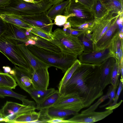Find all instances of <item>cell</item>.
I'll return each mask as SVG.
<instances>
[{
    "mask_svg": "<svg viewBox=\"0 0 123 123\" xmlns=\"http://www.w3.org/2000/svg\"><path fill=\"white\" fill-rule=\"evenodd\" d=\"M100 65L81 63L61 94H76L84 99L85 108L90 106L103 94L100 82Z\"/></svg>",
    "mask_w": 123,
    "mask_h": 123,
    "instance_id": "6da1fadb",
    "label": "cell"
},
{
    "mask_svg": "<svg viewBox=\"0 0 123 123\" xmlns=\"http://www.w3.org/2000/svg\"><path fill=\"white\" fill-rule=\"evenodd\" d=\"M30 51L39 60L49 65L61 70L65 73L77 59V56L63 52L59 54L32 45L27 46Z\"/></svg>",
    "mask_w": 123,
    "mask_h": 123,
    "instance_id": "7a4b0ae2",
    "label": "cell"
},
{
    "mask_svg": "<svg viewBox=\"0 0 123 123\" xmlns=\"http://www.w3.org/2000/svg\"><path fill=\"white\" fill-rule=\"evenodd\" d=\"M51 41L59 47L62 52L78 56L84 51L78 37L67 34L62 29L57 28L52 32Z\"/></svg>",
    "mask_w": 123,
    "mask_h": 123,
    "instance_id": "3957f363",
    "label": "cell"
},
{
    "mask_svg": "<svg viewBox=\"0 0 123 123\" xmlns=\"http://www.w3.org/2000/svg\"><path fill=\"white\" fill-rule=\"evenodd\" d=\"M67 16L73 14L67 19L71 27L93 20L95 18L92 11L77 0L70 1L63 13Z\"/></svg>",
    "mask_w": 123,
    "mask_h": 123,
    "instance_id": "277c9868",
    "label": "cell"
},
{
    "mask_svg": "<svg viewBox=\"0 0 123 123\" xmlns=\"http://www.w3.org/2000/svg\"><path fill=\"white\" fill-rule=\"evenodd\" d=\"M16 40L0 36V52L15 65L29 71V64L18 48Z\"/></svg>",
    "mask_w": 123,
    "mask_h": 123,
    "instance_id": "5b68a950",
    "label": "cell"
},
{
    "mask_svg": "<svg viewBox=\"0 0 123 123\" xmlns=\"http://www.w3.org/2000/svg\"><path fill=\"white\" fill-rule=\"evenodd\" d=\"M36 103L33 101L27 105L7 101L0 110L2 116L7 120V123H11L18 116L35 111Z\"/></svg>",
    "mask_w": 123,
    "mask_h": 123,
    "instance_id": "8992f818",
    "label": "cell"
},
{
    "mask_svg": "<svg viewBox=\"0 0 123 123\" xmlns=\"http://www.w3.org/2000/svg\"><path fill=\"white\" fill-rule=\"evenodd\" d=\"M84 99L78 95L70 93L61 94L53 106L78 112L85 108Z\"/></svg>",
    "mask_w": 123,
    "mask_h": 123,
    "instance_id": "52a82bcc",
    "label": "cell"
},
{
    "mask_svg": "<svg viewBox=\"0 0 123 123\" xmlns=\"http://www.w3.org/2000/svg\"><path fill=\"white\" fill-rule=\"evenodd\" d=\"M78 56V59L82 63L100 65L109 57H115V55L110 45L101 50L88 53L82 52Z\"/></svg>",
    "mask_w": 123,
    "mask_h": 123,
    "instance_id": "ba28073f",
    "label": "cell"
},
{
    "mask_svg": "<svg viewBox=\"0 0 123 123\" xmlns=\"http://www.w3.org/2000/svg\"><path fill=\"white\" fill-rule=\"evenodd\" d=\"M114 14L112 12L110 11L101 18H95L94 25L90 31L91 40L93 45L103 36L110 27L113 20L117 15L114 16Z\"/></svg>",
    "mask_w": 123,
    "mask_h": 123,
    "instance_id": "9c48e42d",
    "label": "cell"
},
{
    "mask_svg": "<svg viewBox=\"0 0 123 123\" xmlns=\"http://www.w3.org/2000/svg\"><path fill=\"white\" fill-rule=\"evenodd\" d=\"M46 12L30 16H16L31 26L40 28L52 35V29L54 24L52 20L47 15Z\"/></svg>",
    "mask_w": 123,
    "mask_h": 123,
    "instance_id": "30bf717a",
    "label": "cell"
},
{
    "mask_svg": "<svg viewBox=\"0 0 123 123\" xmlns=\"http://www.w3.org/2000/svg\"><path fill=\"white\" fill-rule=\"evenodd\" d=\"M113 110V109H109L102 112L94 111L86 113H78L67 120L68 123H93L105 118L111 114Z\"/></svg>",
    "mask_w": 123,
    "mask_h": 123,
    "instance_id": "8fae6325",
    "label": "cell"
},
{
    "mask_svg": "<svg viewBox=\"0 0 123 123\" xmlns=\"http://www.w3.org/2000/svg\"><path fill=\"white\" fill-rule=\"evenodd\" d=\"M7 24V29L1 36L16 40L19 43H25L35 36L26 29L9 23Z\"/></svg>",
    "mask_w": 123,
    "mask_h": 123,
    "instance_id": "7c38bea8",
    "label": "cell"
},
{
    "mask_svg": "<svg viewBox=\"0 0 123 123\" xmlns=\"http://www.w3.org/2000/svg\"><path fill=\"white\" fill-rule=\"evenodd\" d=\"M120 14L116 15L107 30L97 42L93 45L94 51H99L108 47L114 37L117 33H119L116 21Z\"/></svg>",
    "mask_w": 123,
    "mask_h": 123,
    "instance_id": "4fadbf2b",
    "label": "cell"
},
{
    "mask_svg": "<svg viewBox=\"0 0 123 123\" xmlns=\"http://www.w3.org/2000/svg\"><path fill=\"white\" fill-rule=\"evenodd\" d=\"M48 68L47 67L42 68L29 71L34 89L44 90L47 89L49 81Z\"/></svg>",
    "mask_w": 123,
    "mask_h": 123,
    "instance_id": "5bb4252c",
    "label": "cell"
},
{
    "mask_svg": "<svg viewBox=\"0 0 123 123\" xmlns=\"http://www.w3.org/2000/svg\"><path fill=\"white\" fill-rule=\"evenodd\" d=\"M12 69L14 71L15 73L14 75L12 76L17 83L18 85L29 93L34 89L29 72L16 65H15Z\"/></svg>",
    "mask_w": 123,
    "mask_h": 123,
    "instance_id": "9a60e30c",
    "label": "cell"
},
{
    "mask_svg": "<svg viewBox=\"0 0 123 123\" xmlns=\"http://www.w3.org/2000/svg\"><path fill=\"white\" fill-rule=\"evenodd\" d=\"M116 61L114 57H111L100 65V82L103 90L108 85L111 84L112 72Z\"/></svg>",
    "mask_w": 123,
    "mask_h": 123,
    "instance_id": "2e32d148",
    "label": "cell"
},
{
    "mask_svg": "<svg viewBox=\"0 0 123 123\" xmlns=\"http://www.w3.org/2000/svg\"><path fill=\"white\" fill-rule=\"evenodd\" d=\"M18 46L29 64L30 66V71L35 70L42 68L47 67L49 68L50 67L49 65L39 60L35 56L24 43H18Z\"/></svg>",
    "mask_w": 123,
    "mask_h": 123,
    "instance_id": "e0dca14e",
    "label": "cell"
},
{
    "mask_svg": "<svg viewBox=\"0 0 123 123\" xmlns=\"http://www.w3.org/2000/svg\"><path fill=\"white\" fill-rule=\"evenodd\" d=\"M26 46L29 45L35 46L39 48L59 54L62 52L60 48L51 41L35 36L24 43Z\"/></svg>",
    "mask_w": 123,
    "mask_h": 123,
    "instance_id": "ac0fdd59",
    "label": "cell"
},
{
    "mask_svg": "<svg viewBox=\"0 0 123 123\" xmlns=\"http://www.w3.org/2000/svg\"><path fill=\"white\" fill-rule=\"evenodd\" d=\"M81 64L80 61L77 59L64 73V75L60 82L58 87V91L61 94L67 82Z\"/></svg>",
    "mask_w": 123,
    "mask_h": 123,
    "instance_id": "d6986e66",
    "label": "cell"
},
{
    "mask_svg": "<svg viewBox=\"0 0 123 123\" xmlns=\"http://www.w3.org/2000/svg\"><path fill=\"white\" fill-rule=\"evenodd\" d=\"M70 1L69 0H67L53 5L47 11V15L52 20H54L57 16L63 14L66 7Z\"/></svg>",
    "mask_w": 123,
    "mask_h": 123,
    "instance_id": "ffe728a7",
    "label": "cell"
},
{
    "mask_svg": "<svg viewBox=\"0 0 123 123\" xmlns=\"http://www.w3.org/2000/svg\"><path fill=\"white\" fill-rule=\"evenodd\" d=\"M55 90L54 88H52L44 90L34 89L29 94L35 101L37 105L42 102L48 96Z\"/></svg>",
    "mask_w": 123,
    "mask_h": 123,
    "instance_id": "44dd1931",
    "label": "cell"
},
{
    "mask_svg": "<svg viewBox=\"0 0 123 123\" xmlns=\"http://www.w3.org/2000/svg\"><path fill=\"white\" fill-rule=\"evenodd\" d=\"M48 113L51 119L56 118L65 119L68 116L74 115L78 113L71 110L52 106L48 109Z\"/></svg>",
    "mask_w": 123,
    "mask_h": 123,
    "instance_id": "7402d4cb",
    "label": "cell"
},
{
    "mask_svg": "<svg viewBox=\"0 0 123 123\" xmlns=\"http://www.w3.org/2000/svg\"><path fill=\"white\" fill-rule=\"evenodd\" d=\"M61 95L58 90H55L49 95L42 102L36 106V109L40 110L48 109L53 106Z\"/></svg>",
    "mask_w": 123,
    "mask_h": 123,
    "instance_id": "603a6c76",
    "label": "cell"
},
{
    "mask_svg": "<svg viewBox=\"0 0 123 123\" xmlns=\"http://www.w3.org/2000/svg\"><path fill=\"white\" fill-rule=\"evenodd\" d=\"M0 17L6 23H9L26 29L30 28L31 26L15 16L0 14Z\"/></svg>",
    "mask_w": 123,
    "mask_h": 123,
    "instance_id": "cb8c5ba5",
    "label": "cell"
},
{
    "mask_svg": "<svg viewBox=\"0 0 123 123\" xmlns=\"http://www.w3.org/2000/svg\"><path fill=\"white\" fill-rule=\"evenodd\" d=\"M91 9L95 18H101L110 12L102 0H95Z\"/></svg>",
    "mask_w": 123,
    "mask_h": 123,
    "instance_id": "d4e9b609",
    "label": "cell"
},
{
    "mask_svg": "<svg viewBox=\"0 0 123 123\" xmlns=\"http://www.w3.org/2000/svg\"><path fill=\"white\" fill-rule=\"evenodd\" d=\"M40 114V112L35 111L20 115L11 123H34L38 120Z\"/></svg>",
    "mask_w": 123,
    "mask_h": 123,
    "instance_id": "484cf974",
    "label": "cell"
},
{
    "mask_svg": "<svg viewBox=\"0 0 123 123\" xmlns=\"http://www.w3.org/2000/svg\"><path fill=\"white\" fill-rule=\"evenodd\" d=\"M17 85L12 75L0 71V87L15 89Z\"/></svg>",
    "mask_w": 123,
    "mask_h": 123,
    "instance_id": "4316f807",
    "label": "cell"
},
{
    "mask_svg": "<svg viewBox=\"0 0 123 123\" xmlns=\"http://www.w3.org/2000/svg\"><path fill=\"white\" fill-rule=\"evenodd\" d=\"M108 9L117 15L123 13V2L121 0H102Z\"/></svg>",
    "mask_w": 123,
    "mask_h": 123,
    "instance_id": "83f0119b",
    "label": "cell"
},
{
    "mask_svg": "<svg viewBox=\"0 0 123 123\" xmlns=\"http://www.w3.org/2000/svg\"><path fill=\"white\" fill-rule=\"evenodd\" d=\"M78 38L83 46L84 51L83 52L88 53L94 51L93 42L86 36L85 33L79 36Z\"/></svg>",
    "mask_w": 123,
    "mask_h": 123,
    "instance_id": "f1b7e54d",
    "label": "cell"
},
{
    "mask_svg": "<svg viewBox=\"0 0 123 123\" xmlns=\"http://www.w3.org/2000/svg\"><path fill=\"white\" fill-rule=\"evenodd\" d=\"M9 96L18 99L22 102L26 99V96L17 93L13 91L12 89L0 87V97L4 98Z\"/></svg>",
    "mask_w": 123,
    "mask_h": 123,
    "instance_id": "f546056e",
    "label": "cell"
},
{
    "mask_svg": "<svg viewBox=\"0 0 123 123\" xmlns=\"http://www.w3.org/2000/svg\"><path fill=\"white\" fill-rule=\"evenodd\" d=\"M120 71L118 63L116 60L114 65L112 73L111 85L113 87H117L119 84L118 78L120 74Z\"/></svg>",
    "mask_w": 123,
    "mask_h": 123,
    "instance_id": "4dcf8cb0",
    "label": "cell"
},
{
    "mask_svg": "<svg viewBox=\"0 0 123 123\" xmlns=\"http://www.w3.org/2000/svg\"><path fill=\"white\" fill-rule=\"evenodd\" d=\"M27 30L33 35L49 41H51L53 39L52 35L48 34L38 27L31 26L30 28Z\"/></svg>",
    "mask_w": 123,
    "mask_h": 123,
    "instance_id": "1f68e13d",
    "label": "cell"
},
{
    "mask_svg": "<svg viewBox=\"0 0 123 123\" xmlns=\"http://www.w3.org/2000/svg\"><path fill=\"white\" fill-rule=\"evenodd\" d=\"M94 19L79 25L72 27L71 28L74 29L84 31L86 32L88 31H90L94 25Z\"/></svg>",
    "mask_w": 123,
    "mask_h": 123,
    "instance_id": "d6a6232c",
    "label": "cell"
},
{
    "mask_svg": "<svg viewBox=\"0 0 123 123\" xmlns=\"http://www.w3.org/2000/svg\"><path fill=\"white\" fill-rule=\"evenodd\" d=\"M109 98V93H107L106 95L101 97L100 99H99L96 103H95L92 106H90L87 109L82 111L81 113H86L94 111L97 108L98 105L100 104L105 99L107 98Z\"/></svg>",
    "mask_w": 123,
    "mask_h": 123,
    "instance_id": "836d02e7",
    "label": "cell"
},
{
    "mask_svg": "<svg viewBox=\"0 0 123 123\" xmlns=\"http://www.w3.org/2000/svg\"><path fill=\"white\" fill-rule=\"evenodd\" d=\"M117 87H113L111 85L109 86L108 90L109 91V100L107 103L100 106L99 107L100 108H103L107 105H109L112 103L115 97Z\"/></svg>",
    "mask_w": 123,
    "mask_h": 123,
    "instance_id": "e575fe53",
    "label": "cell"
},
{
    "mask_svg": "<svg viewBox=\"0 0 123 123\" xmlns=\"http://www.w3.org/2000/svg\"><path fill=\"white\" fill-rule=\"evenodd\" d=\"M69 16H66L62 15L57 16L54 19L53 24L61 26L63 25L67 22V19Z\"/></svg>",
    "mask_w": 123,
    "mask_h": 123,
    "instance_id": "d590c367",
    "label": "cell"
},
{
    "mask_svg": "<svg viewBox=\"0 0 123 123\" xmlns=\"http://www.w3.org/2000/svg\"><path fill=\"white\" fill-rule=\"evenodd\" d=\"M62 30L66 34L77 37L86 32L84 31L74 29L71 27Z\"/></svg>",
    "mask_w": 123,
    "mask_h": 123,
    "instance_id": "8d00e7d4",
    "label": "cell"
},
{
    "mask_svg": "<svg viewBox=\"0 0 123 123\" xmlns=\"http://www.w3.org/2000/svg\"><path fill=\"white\" fill-rule=\"evenodd\" d=\"M119 86L118 88L117 92L116 93L115 97L113 102L109 106H112L115 105L117 104V102L120 93L123 89V79L121 78L119 84Z\"/></svg>",
    "mask_w": 123,
    "mask_h": 123,
    "instance_id": "74e56055",
    "label": "cell"
},
{
    "mask_svg": "<svg viewBox=\"0 0 123 123\" xmlns=\"http://www.w3.org/2000/svg\"><path fill=\"white\" fill-rule=\"evenodd\" d=\"M70 1L77 0L84 5L91 8L95 0H69Z\"/></svg>",
    "mask_w": 123,
    "mask_h": 123,
    "instance_id": "f35d334b",
    "label": "cell"
},
{
    "mask_svg": "<svg viewBox=\"0 0 123 123\" xmlns=\"http://www.w3.org/2000/svg\"><path fill=\"white\" fill-rule=\"evenodd\" d=\"M7 28V23L0 17V36L5 32Z\"/></svg>",
    "mask_w": 123,
    "mask_h": 123,
    "instance_id": "ab89813d",
    "label": "cell"
},
{
    "mask_svg": "<svg viewBox=\"0 0 123 123\" xmlns=\"http://www.w3.org/2000/svg\"><path fill=\"white\" fill-rule=\"evenodd\" d=\"M48 123H68L67 120H65L61 118H53L48 121Z\"/></svg>",
    "mask_w": 123,
    "mask_h": 123,
    "instance_id": "60d3db41",
    "label": "cell"
},
{
    "mask_svg": "<svg viewBox=\"0 0 123 123\" xmlns=\"http://www.w3.org/2000/svg\"><path fill=\"white\" fill-rule=\"evenodd\" d=\"M10 0H0V7L5 6L10 3Z\"/></svg>",
    "mask_w": 123,
    "mask_h": 123,
    "instance_id": "b9f144b4",
    "label": "cell"
},
{
    "mask_svg": "<svg viewBox=\"0 0 123 123\" xmlns=\"http://www.w3.org/2000/svg\"><path fill=\"white\" fill-rule=\"evenodd\" d=\"M123 101L122 100H121L120 101L119 103H117V104L113 106H109L108 107H106L105 108V109L106 110L109 109H113L114 110L117 108V107H118L122 103V102Z\"/></svg>",
    "mask_w": 123,
    "mask_h": 123,
    "instance_id": "7bdbcfd3",
    "label": "cell"
},
{
    "mask_svg": "<svg viewBox=\"0 0 123 123\" xmlns=\"http://www.w3.org/2000/svg\"><path fill=\"white\" fill-rule=\"evenodd\" d=\"M3 68L5 73H9L11 70V68L8 66H4L3 67Z\"/></svg>",
    "mask_w": 123,
    "mask_h": 123,
    "instance_id": "ee69618b",
    "label": "cell"
},
{
    "mask_svg": "<svg viewBox=\"0 0 123 123\" xmlns=\"http://www.w3.org/2000/svg\"><path fill=\"white\" fill-rule=\"evenodd\" d=\"M52 5L60 3L65 0H49Z\"/></svg>",
    "mask_w": 123,
    "mask_h": 123,
    "instance_id": "f6af8a7d",
    "label": "cell"
},
{
    "mask_svg": "<svg viewBox=\"0 0 123 123\" xmlns=\"http://www.w3.org/2000/svg\"><path fill=\"white\" fill-rule=\"evenodd\" d=\"M63 27L62 30L65 29L67 28L71 27V25L69 22H67L63 25Z\"/></svg>",
    "mask_w": 123,
    "mask_h": 123,
    "instance_id": "bcb514c9",
    "label": "cell"
},
{
    "mask_svg": "<svg viewBox=\"0 0 123 123\" xmlns=\"http://www.w3.org/2000/svg\"><path fill=\"white\" fill-rule=\"evenodd\" d=\"M123 60H122L121 67V71L120 74H121V78L123 79Z\"/></svg>",
    "mask_w": 123,
    "mask_h": 123,
    "instance_id": "7dc6e473",
    "label": "cell"
},
{
    "mask_svg": "<svg viewBox=\"0 0 123 123\" xmlns=\"http://www.w3.org/2000/svg\"><path fill=\"white\" fill-rule=\"evenodd\" d=\"M123 32L122 31L120 32L118 34L119 37L121 39H123Z\"/></svg>",
    "mask_w": 123,
    "mask_h": 123,
    "instance_id": "c3c4849f",
    "label": "cell"
},
{
    "mask_svg": "<svg viewBox=\"0 0 123 123\" xmlns=\"http://www.w3.org/2000/svg\"><path fill=\"white\" fill-rule=\"evenodd\" d=\"M23 0L27 2L30 3H35L33 0Z\"/></svg>",
    "mask_w": 123,
    "mask_h": 123,
    "instance_id": "681fc988",
    "label": "cell"
},
{
    "mask_svg": "<svg viewBox=\"0 0 123 123\" xmlns=\"http://www.w3.org/2000/svg\"><path fill=\"white\" fill-rule=\"evenodd\" d=\"M15 73L14 71L12 69V70H11L9 73L12 75H13Z\"/></svg>",
    "mask_w": 123,
    "mask_h": 123,
    "instance_id": "f907efd6",
    "label": "cell"
},
{
    "mask_svg": "<svg viewBox=\"0 0 123 123\" xmlns=\"http://www.w3.org/2000/svg\"><path fill=\"white\" fill-rule=\"evenodd\" d=\"M35 3H38L40 2L43 0H33Z\"/></svg>",
    "mask_w": 123,
    "mask_h": 123,
    "instance_id": "816d5d0a",
    "label": "cell"
},
{
    "mask_svg": "<svg viewBox=\"0 0 123 123\" xmlns=\"http://www.w3.org/2000/svg\"><path fill=\"white\" fill-rule=\"evenodd\" d=\"M0 116H2V115L1 114V112L0 110Z\"/></svg>",
    "mask_w": 123,
    "mask_h": 123,
    "instance_id": "f5cc1de1",
    "label": "cell"
}]
</instances>
